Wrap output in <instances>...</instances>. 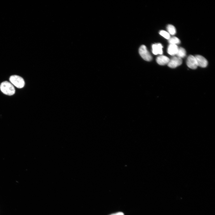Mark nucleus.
I'll return each instance as SVG.
<instances>
[{"label": "nucleus", "mask_w": 215, "mask_h": 215, "mask_svg": "<svg viewBox=\"0 0 215 215\" xmlns=\"http://www.w3.org/2000/svg\"><path fill=\"white\" fill-rule=\"evenodd\" d=\"M182 63V60L181 58L177 56H174L170 59L167 64L169 67L174 69L181 65Z\"/></svg>", "instance_id": "obj_4"}, {"label": "nucleus", "mask_w": 215, "mask_h": 215, "mask_svg": "<svg viewBox=\"0 0 215 215\" xmlns=\"http://www.w3.org/2000/svg\"><path fill=\"white\" fill-rule=\"evenodd\" d=\"M9 81L13 85L19 89L23 88L25 85V82L24 79L21 77L13 75L10 77Z\"/></svg>", "instance_id": "obj_2"}, {"label": "nucleus", "mask_w": 215, "mask_h": 215, "mask_svg": "<svg viewBox=\"0 0 215 215\" xmlns=\"http://www.w3.org/2000/svg\"><path fill=\"white\" fill-rule=\"evenodd\" d=\"M0 89L4 94L11 96L15 94V90L13 85L10 83L5 81L0 85Z\"/></svg>", "instance_id": "obj_1"}, {"label": "nucleus", "mask_w": 215, "mask_h": 215, "mask_svg": "<svg viewBox=\"0 0 215 215\" xmlns=\"http://www.w3.org/2000/svg\"><path fill=\"white\" fill-rule=\"evenodd\" d=\"M139 54L143 59L147 61H150L152 60V57L148 51L145 45H142L139 49Z\"/></svg>", "instance_id": "obj_3"}, {"label": "nucleus", "mask_w": 215, "mask_h": 215, "mask_svg": "<svg viewBox=\"0 0 215 215\" xmlns=\"http://www.w3.org/2000/svg\"><path fill=\"white\" fill-rule=\"evenodd\" d=\"M159 34L162 36L167 39L169 40L170 38V36L169 34L166 31L164 30L161 31Z\"/></svg>", "instance_id": "obj_13"}, {"label": "nucleus", "mask_w": 215, "mask_h": 215, "mask_svg": "<svg viewBox=\"0 0 215 215\" xmlns=\"http://www.w3.org/2000/svg\"><path fill=\"white\" fill-rule=\"evenodd\" d=\"M178 49L177 45L170 44L168 48L167 52L169 54L174 56L176 55Z\"/></svg>", "instance_id": "obj_9"}, {"label": "nucleus", "mask_w": 215, "mask_h": 215, "mask_svg": "<svg viewBox=\"0 0 215 215\" xmlns=\"http://www.w3.org/2000/svg\"><path fill=\"white\" fill-rule=\"evenodd\" d=\"M196 60L198 67L205 68L208 65V62L206 59L201 55H197L195 56Z\"/></svg>", "instance_id": "obj_6"}, {"label": "nucleus", "mask_w": 215, "mask_h": 215, "mask_svg": "<svg viewBox=\"0 0 215 215\" xmlns=\"http://www.w3.org/2000/svg\"><path fill=\"white\" fill-rule=\"evenodd\" d=\"M110 215H124V213L122 212H118L116 213L112 214Z\"/></svg>", "instance_id": "obj_14"}, {"label": "nucleus", "mask_w": 215, "mask_h": 215, "mask_svg": "<svg viewBox=\"0 0 215 215\" xmlns=\"http://www.w3.org/2000/svg\"><path fill=\"white\" fill-rule=\"evenodd\" d=\"M169 42L170 44L177 45L181 43V41L176 37H173L170 38L169 40Z\"/></svg>", "instance_id": "obj_11"}, {"label": "nucleus", "mask_w": 215, "mask_h": 215, "mask_svg": "<svg viewBox=\"0 0 215 215\" xmlns=\"http://www.w3.org/2000/svg\"><path fill=\"white\" fill-rule=\"evenodd\" d=\"M152 52L155 55L161 54H163V46L161 44H153L152 46Z\"/></svg>", "instance_id": "obj_7"}, {"label": "nucleus", "mask_w": 215, "mask_h": 215, "mask_svg": "<svg viewBox=\"0 0 215 215\" xmlns=\"http://www.w3.org/2000/svg\"><path fill=\"white\" fill-rule=\"evenodd\" d=\"M187 66L190 68L195 69L198 67V64L195 56L190 55L188 56L186 61Z\"/></svg>", "instance_id": "obj_5"}, {"label": "nucleus", "mask_w": 215, "mask_h": 215, "mask_svg": "<svg viewBox=\"0 0 215 215\" xmlns=\"http://www.w3.org/2000/svg\"><path fill=\"white\" fill-rule=\"evenodd\" d=\"M170 60L168 57L165 56L161 55L157 57L156 61L160 65L164 66L168 64Z\"/></svg>", "instance_id": "obj_8"}, {"label": "nucleus", "mask_w": 215, "mask_h": 215, "mask_svg": "<svg viewBox=\"0 0 215 215\" xmlns=\"http://www.w3.org/2000/svg\"><path fill=\"white\" fill-rule=\"evenodd\" d=\"M177 56L179 58H184L186 55V52L185 50L183 48L180 47L178 48V51L176 54Z\"/></svg>", "instance_id": "obj_10"}, {"label": "nucleus", "mask_w": 215, "mask_h": 215, "mask_svg": "<svg viewBox=\"0 0 215 215\" xmlns=\"http://www.w3.org/2000/svg\"><path fill=\"white\" fill-rule=\"evenodd\" d=\"M167 30L169 34L174 35L176 32V28L173 25H169L167 27Z\"/></svg>", "instance_id": "obj_12"}]
</instances>
